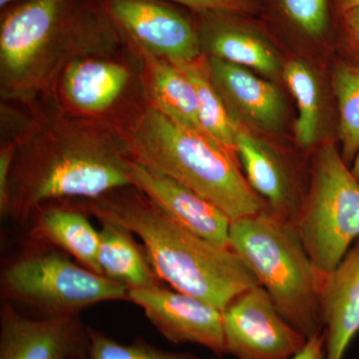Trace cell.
Instances as JSON below:
<instances>
[{"label": "cell", "instance_id": "6", "mask_svg": "<svg viewBox=\"0 0 359 359\" xmlns=\"http://www.w3.org/2000/svg\"><path fill=\"white\" fill-rule=\"evenodd\" d=\"M0 285L4 301L32 311L35 318L79 316L106 302H129L122 283L90 271L51 245L27 241L4 266Z\"/></svg>", "mask_w": 359, "mask_h": 359}, {"label": "cell", "instance_id": "5", "mask_svg": "<svg viewBox=\"0 0 359 359\" xmlns=\"http://www.w3.org/2000/svg\"><path fill=\"white\" fill-rule=\"evenodd\" d=\"M230 248L254 273L278 313L306 339L323 332V278L294 224L269 210L231 222Z\"/></svg>", "mask_w": 359, "mask_h": 359}, {"label": "cell", "instance_id": "14", "mask_svg": "<svg viewBox=\"0 0 359 359\" xmlns=\"http://www.w3.org/2000/svg\"><path fill=\"white\" fill-rule=\"evenodd\" d=\"M194 14L205 56L256 70L266 76H275L280 72L276 51L263 33L248 22V14L224 11Z\"/></svg>", "mask_w": 359, "mask_h": 359}, {"label": "cell", "instance_id": "3", "mask_svg": "<svg viewBox=\"0 0 359 359\" xmlns=\"http://www.w3.org/2000/svg\"><path fill=\"white\" fill-rule=\"evenodd\" d=\"M98 221L120 224L141 240L161 282L223 311L245 290L259 285L231 248L195 235L133 185L89 200H70Z\"/></svg>", "mask_w": 359, "mask_h": 359}, {"label": "cell", "instance_id": "12", "mask_svg": "<svg viewBox=\"0 0 359 359\" xmlns=\"http://www.w3.org/2000/svg\"><path fill=\"white\" fill-rule=\"evenodd\" d=\"M88 349V327L80 316L35 318L2 302L0 359H74Z\"/></svg>", "mask_w": 359, "mask_h": 359}, {"label": "cell", "instance_id": "31", "mask_svg": "<svg viewBox=\"0 0 359 359\" xmlns=\"http://www.w3.org/2000/svg\"><path fill=\"white\" fill-rule=\"evenodd\" d=\"M351 172L354 175L356 179L359 181V152L356 155L355 159L353 160V164L351 166Z\"/></svg>", "mask_w": 359, "mask_h": 359}, {"label": "cell", "instance_id": "2", "mask_svg": "<svg viewBox=\"0 0 359 359\" xmlns=\"http://www.w3.org/2000/svg\"><path fill=\"white\" fill-rule=\"evenodd\" d=\"M128 51L101 0H26L0 18V96L27 106L52 95L74 61Z\"/></svg>", "mask_w": 359, "mask_h": 359}, {"label": "cell", "instance_id": "18", "mask_svg": "<svg viewBox=\"0 0 359 359\" xmlns=\"http://www.w3.org/2000/svg\"><path fill=\"white\" fill-rule=\"evenodd\" d=\"M89 217L70 200L48 203L33 212L27 222V241L57 248L85 268L101 273L99 231Z\"/></svg>", "mask_w": 359, "mask_h": 359}, {"label": "cell", "instance_id": "20", "mask_svg": "<svg viewBox=\"0 0 359 359\" xmlns=\"http://www.w3.org/2000/svg\"><path fill=\"white\" fill-rule=\"evenodd\" d=\"M99 222L98 264L101 273L129 290L162 285L143 245L135 241L133 233L120 224Z\"/></svg>", "mask_w": 359, "mask_h": 359}, {"label": "cell", "instance_id": "32", "mask_svg": "<svg viewBox=\"0 0 359 359\" xmlns=\"http://www.w3.org/2000/svg\"><path fill=\"white\" fill-rule=\"evenodd\" d=\"M74 359H90L89 353L82 354V355L78 356V358Z\"/></svg>", "mask_w": 359, "mask_h": 359}, {"label": "cell", "instance_id": "28", "mask_svg": "<svg viewBox=\"0 0 359 359\" xmlns=\"http://www.w3.org/2000/svg\"><path fill=\"white\" fill-rule=\"evenodd\" d=\"M290 359H327L325 330L309 339L306 346Z\"/></svg>", "mask_w": 359, "mask_h": 359}, {"label": "cell", "instance_id": "4", "mask_svg": "<svg viewBox=\"0 0 359 359\" xmlns=\"http://www.w3.org/2000/svg\"><path fill=\"white\" fill-rule=\"evenodd\" d=\"M116 127L132 161L188 187L216 205L231 222L268 210L248 183L237 153L187 128L145 99Z\"/></svg>", "mask_w": 359, "mask_h": 359}, {"label": "cell", "instance_id": "16", "mask_svg": "<svg viewBox=\"0 0 359 359\" xmlns=\"http://www.w3.org/2000/svg\"><path fill=\"white\" fill-rule=\"evenodd\" d=\"M205 57L212 82L238 122L264 132L280 129L285 104L275 84L242 66L212 56Z\"/></svg>", "mask_w": 359, "mask_h": 359}, {"label": "cell", "instance_id": "27", "mask_svg": "<svg viewBox=\"0 0 359 359\" xmlns=\"http://www.w3.org/2000/svg\"><path fill=\"white\" fill-rule=\"evenodd\" d=\"M337 25L347 50L355 59L351 63L359 66V7L340 14Z\"/></svg>", "mask_w": 359, "mask_h": 359}, {"label": "cell", "instance_id": "11", "mask_svg": "<svg viewBox=\"0 0 359 359\" xmlns=\"http://www.w3.org/2000/svg\"><path fill=\"white\" fill-rule=\"evenodd\" d=\"M129 302L141 308L155 330L172 344H197L219 358L226 355L223 311L219 309L163 285L129 290Z\"/></svg>", "mask_w": 359, "mask_h": 359}, {"label": "cell", "instance_id": "9", "mask_svg": "<svg viewBox=\"0 0 359 359\" xmlns=\"http://www.w3.org/2000/svg\"><path fill=\"white\" fill-rule=\"evenodd\" d=\"M130 49L173 63L203 55L195 20L167 0H101ZM182 7V6H181Z\"/></svg>", "mask_w": 359, "mask_h": 359}, {"label": "cell", "instance_id": "17", "mask_svg": "<svg viewBox=\"0 0 359 359\" xmlns=\"http://www.w3.org/2000/svg\"><path fill=\"white\" fill-rule=\"evenodd\" d=\"M327 359H344L359 332V238L321 283Z\"/></svg>", "mask_w": 359, "mask_h": 359}, {"label": "cell", "instance_id": "15", "mask_svg": "<svg viewBox=\"0 0 359 359\" xmlns=\"http://www.w3.org/2000/svg\"><path fill=\"white\" fill-rule=\"evenodd\" d=\"M236 153L248 183L266 202L269 211L294 223L306 194L299 191L285 158L242 123L236 138Z\"/></svg>", "mask_w": 359, "mask_h": 359}, {"label": "cell", "instance_id": "22", "mask_svg": "<svg viewBox=\"0 0 359 359\" xmlns=\"http://www.w3.org/2000/svg\"><path fill=\"white\" fill-rule=\"evenodd\" d=\"M283 78L297 108L294 137L302 148H309L318 140L320 123V96L318 80L308 65L290 60L283 69Z\"/></svg>", "mask_w": 359, "mask_h": 359}, {"label": "cell", "instance_id": "26", "mask_svg": "<svg viewBox=\"0 0 359 359\" xmlns=\"http://www.w3.org/2000/svg\"><path fill=\"white\" fill-rule=\"evenodd\" d=\"M194 13L207 11H224L240 14L256 13L259 9L257 0H167Z\"/></svg>", "mask_w": 359, "mask_h": 359}, {"label": "cell", "instance_id": "19", "mask_svg": "<svg viewBox=\"0 0 359 359\" xmlns=\"http://www.w3.org/2000/svg\"><path fill=\"white\" fill-rule=\"evenodd\" d=\"M130 50L139 60L145 100L187 128L207 135L201 126L195 89L185 73L172 61Z\"/></svg>", "mask_w": 359, "mask_h": 359}, {"label": "cell", "instance_id": "8", "mask_svg": "<svg viewBox=\"0 0 359 359\" xmlns=\"http://www.w3.org/2000/svg\"><path fill=\"white\" fill-rule=\"evenodd\" d=\"M121 55L124 54L71 63L59 77L49 99L68 114L116 126L145 99L139 60L135 66Z\"/></svg>", "mask_w": 359, "mask_h": 359}, {"label": "cell", "instance_id": "30", "mask_svg": "<svg viewBox=\"0 0 359 359\" xmlns=\"http://www.w3.org/2000/svg\"><path fill=\"white\" fill-rule=\"evenodd\" d=\"M23 1H26V0H0V8L4 11L7 7L15 6V4Z\"/></svg>", "mask_w": 359, "mask_h": 359}, {"label": "cell", "instance_id": "25", "mask_svg": "<svg viewBox=\"0 0 359 359\" xmlns=\"http://www.w3.org/2000/svg\"><path fill=\"white\" fill-rule=\"evenodd\" d=\"M88 337L90 359H202L192 353L165 351L142 337L121 344L102 330L89 327Z\"/></svg>", "mask_w": 359, "mask_h": 359}, {"label": "cell", "instance_id": "10", "mask_svg": "<svg viewBox=\"0 0 359 359\" xmlns=\"http://www.w3.org/2000/svg\"><path fill=\"white\" fill-rule=\"evenodd\" d=\"M226 354L236 359H290L308 339L278 313L261 285L238 295L223 311Z\"/></svg>", "mask_w": 359, "mask_h": 359}, {"label": "cell", "instance_id": "24", "mask_svg": "<svg viewBox=\"0 0 359 359\" xmlns=\"http://www.w3.org/2000/svg\"><path fill=\"white\" fill-rule=\"evenodd\" d=\"M271 15L290 32L309 40H321L332 29L334 0H268ZM339 14V13H337Z\"/></svg>", "mask_w": 359, "mask_h": 359}, {"label": "cell", "instance_id": "7", "mask_svg": "<svg viewBox=\"0 0 359 359\" xmlns=\"http://www.w3.org/2000/svg\"><path fill=\"white\" fill-rule=\"evenodd\" d=\"M321 278L330 275L359 238V181L337 144L314 155L306 197L294 223Z\"/></svg>", "mask_w": 359, "mask_h": 359}, {"label": "cell", "instance_id": "29", "mask_svg": "<svg viewBox=\"0 0 359 359\" xmlns=\"http://www.w3.org/2000/svg\"><path fill=\"white\" fill-rule=\"evenodd\" d=\"M337 13L340 14L359 7V0H334Z\"/></svg>", "mask_w": 359, "mask_h": 359}, {"label": "cell", "instance_id": "13", "mask_svg": "<svg viewBox=\"0 0 359 359\" xmlns=\"http://www.w3.org/2000/svg\"><path fill=\"white\" fill-rule=\"evenodd\" d=\"M131 180L162 211L187 230L230 248L231 219L216 205L171 177L132 161Z\"/></svg>", "mask_w": 359, "mask_h": 359}, {"label": "cell", "instance_id": "23", "mask_svg": "<svg viewBox=\"0 0 359 359\" xmlns=\"http://www.w3.org/2000/svg\"><path fill=\"white\" fill-rule=\"evenodd\" d=\"M340 153L351 166L359 152V66L341 61L334 72Z\"/></svg>", "mask_w": 359, "mask_h": 359}, {"label": "cell", "instance_id": "1", "mask_svg": "<svg viewBox=\"0 0 359 359\" xmlns=\"http://www.w3.org/2000/svg\"><path fill=\"white\" fill-rule=\"evenodd\" d=\"M16 135L4 219L27 223L41 205L132 186L128 149L110 123L75 117L46 98Z\"/></svg>", "mask_w": 359, "mask_h": 359}, {"label": "cell", "instance_id": "21", "mask_svg": "<svg viewBox=\"0 0 359 359\" xmlns=\"http://www.w3.org/2000/svg\"><path fill=\"white\" fill-rule=\"evenodd\" d=\"M192 82L198 101L201 126L208 136L229 150L236 152L238 122L215 86L207 65V57H201L190 62L175 63Z\"/></svg>", "mask_w": 359, "mask_h": 359}]
</instances>
